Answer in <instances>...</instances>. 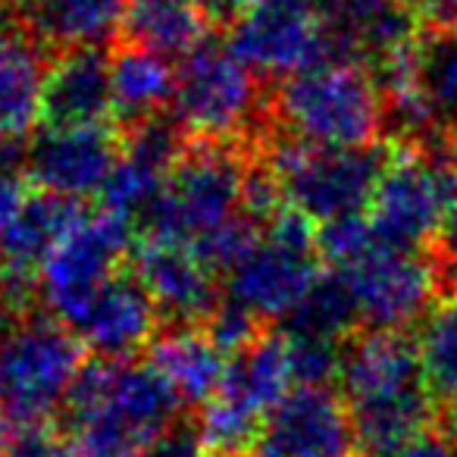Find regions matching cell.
I'll return each instance as SVG.
<instances>
[{
  "label": "cell",
  "mask_w": 457,
  "mask_h": 457,
  "mask_svg": "<svg viewBox=\"0 0 457 457\" xmlns=\"http://www.w3.org/2000/svg\"><path fill=\"white\" fill-rule=\"evenodd\" d=\"M82 367L85 348L70 326L0 298V420H54Z\"/></svg>",
  "instance_id": "4"
},
{
  "label": "cell",
  "mask_w": 457,
  "mask_h": 457,
  "mask_svg": "<svg viewBox=\"0 0 457 457\" xmlns=\"http://www.w3.org/2000/svg\"><path fill=\"white\" fill-rule=\"evenodd\" d=\"M320 261L323 257L311 220L286 204L273 220L263 222L251 251L226 273V292L273 326L276 320L292 317L317 286L323 276Z\"/></svg>",
  "instance_id": "9"
},
{
  "label": "cell",
  "mask_w": 457,
  "mask_h": 457,
  "mask_svg": "<svg viewBox=\"0 0 457 457\" xmlns=\"http://www.w3.org/2000/svg\"><path fill=\"white\" fill-rule=\"evenodd\" d=\"M110 85H113L116 132H132L172 104L176 66L147 47L116 41L110 51Z\"/></svg>",
  "instance_id": "22"
},
{
  "label": "cell",
  "mask_w": 457,
  "mask_h": 457,
  "mask_svg": "<svg viewBox=\"0 0 457 457\" xmlns=\"http://www.w3.org/2000/svg\"><path fill=\"white\" fill-rule=\"evenodd\" d=\"M29 195L32 191L26 185V176H0V238L7 236V228L26 207Z\"/></svg>",
  "instance_id": "33"
},
{
  "label": "cell",
  "mask_w": 457,
  "mask_h": 457,
  "mask_svg": "<svg viewBox=\"0 0 457 457\" xmlns=\"http://www.w3.org/2000/svg\"><path fill=\"white\" fill-rule=\"evenodd\" d=\"M288 363H292L295 388H329L342 373V357L348 342H329V338L288 332Z\"/></svg>",
  "instance_id": "28"
},
{
  "label": "cell",
  "mask_w": 457,
  "mask_h": 457,
  "mask_svg": "<svg viewBox=\"0 0 457 457\" xmlns=\"http://www.w3.org/2000/svg\"><path fill=\"white\" fill-rule=\"evenodd\" d=\"M267 122L304 145L361 151L386 135V101L363 63H323L270 85Z\"/></svg>",
  "instance_id": "3"
},
{
  "label": "cell",
  "mask_w": 457,
  "mask_h": 457,
  "mask_svg": "<svg viewBox=\"0 0 457 457\" xmlns=\"http://www.w3.org/2000/svg\"><path fill=\"white\" fill-rule=\"evenodd\" d=\"M129 4L132 0H22L13 7L54 57L72 47H104L107 38H120Z\"/></svg>",
  "instance_id": "20"
},
{
  "label": "cell",
  "mask_w": 457,
  "mask_h": 457,
  "mask_svg": "<svg viewBox=\"0 0 457 457\" xmlns=\"http://www.w3.org/2000/svg\"><path fill=\"white\" fill-rule=\"evenodd\" d=\"M357 432L332 388H292L267 417L257 457H357Z\"/></svg>",
  "instance_id": "15"
},
{
  "label": "cell",
  "mask_w": 457,
  "mask_h": 457,
  "mask_svg": "<svg viewBox=\"0 0 457 457\" xmlns=\"http://www.w3.org/2000/svg\"><path fill=\"white\" fill-rule=\"evenodd\" d=\"M336 273L354 298L361 329L411 332L448 292V267L436 251H404L376 242L367 254Z\"/></svg>",
  "instance_id": "10"
},
{
  "label": "cell",
  "mask_w": 457,
  "mask_h": 457,
  "mask_svg": "<svg viewBox=\"0 0 457 457\" xmlns=\"http://www.w3.org/2000/svg\"><path fill=\"white\" fill-rule=\"evenodd\" d=\"M145 354V361L170 382L182 407H204L226 379V354L201 326H163Z\"/></svg>",
  "instance_id": "21"
},
{
  "label": "cell",
  "mask_w": 457,
  "mask_h": 457,
  "mask_svg": "<svg viewBox=\"0 0 457 457\" xmlns=\"http://www.w3.org/2000/svg\"><path fill=\"white\" fill-rule=\"evenodd\" d=\"M367 457H376V454H367ZM379 457H457V448L445 442L436 429H429V432H423V436L411 438L407 445H401V448L388 451V454H379Z\"/></svg>",
  "instance_id": "34"
},
{
  "label": "cell",
  "mask_w": 457,
  "mask_h": 457,
  "mask_svg": "<svg viewBox=\"0 0 457 457\" xmlns=\"http://www.w3.org/2000/svg\"><path fill=\"white\" fill-rule=\"evenodd\" d=\"M122 138L107 126L45 129L29 141L26 179L38 191L70 201L101 195L104 182L120 163Z\"/></svg>",
  "instance_id": "13"
},
{
  "label": "cell",
  "mask_w": 457,
  "mask_h": 457,
  "mask_svg": "<svg viewBox=\"0 0 457 457\" xmlns=\"http://www.w3.org/2000/svg\"><path fill=\"white\" fill-rule=\"evenodd\" d=\"M338 386L361 454H388L432 429L436 401L426 392L413 332L361 329L351 336Z\"/></svg>",
  "instance_id": "1"
},
{
  "label": "cell",
  "mask_w": 457,
  "mask_h": 457,
  "mask_svg": "<svg viewBox=\"0 0 457 457\" xmlns=\"http://www.w3.org/2000/svg\"><path fill=\"white\" fill-rule=\"evenodd\" d=\"M113 120L110 54L104 47H72L51 57L41 88L45 129H91Z\"/></svg>",
  "instance_id": "18"
},
{
  "label": "cell",
  "mask_w": 457,
  "mask_h": 457,
  "mask_svg": "<svg viewBox=\"0 0 457 457\" xmlns=\"http://www.w3.org/2000/svg\"><path fill=\"white\" fill-rule=\"evenodd\" d=\"M201 329L207 332L210 342H213L222 354L236 357V354H242L245 348H251V345H254L257 338L270 329V326L263 323L261 317H254L245 304H238V301H232L226 295V298L216 304V311L210 313L207 323H204Z\"/></svg>",
  "instance_id": "29"
},
{
  "label": "cell",
  "mask_w": 457,
  "mask_h": 457,
  "mask_svg": "<svg viewBox=\"0 0 457 457\" xmlns=\"http://www.w3.org/2000/svg\"><path fill=\"white\" fill-rule=\"evenodd\" d=\"M70 329L76 332L82 348L101 361H132V354L147 351L163 323L129 263L91 298Z\"/></svg>",
  "instance_id": "17"
},
{
  "label": "cell",
  "mask_w": 457,
  "mask_h": 457,
  "mask_svg": "<svg viewBox=\"0 0 457 457\" xmlns=\"http://www.w3.org/2000/svg\"><path fill=\"white\" fill-rule=\"evenodd\" d=\"M420 367L429 398L438 407L457 398V304L445 298L420 323Z\"/></svg>",
  "instance_id": "26"
},
{
  "label": "cell",
  "mask_w": 457,
  "mask_h": 457,
  "mask_svg": "<svg viewBox=\"0 0 457 457\" xmlns=\"http://www.w3.org/2000/svg\"><path fill=\"white\" fill-rule=\"evenodd\" d=\"M436 432L445 438V442L457 448V398L436 411Z\"/></svg>",
  "instance_id": "38"
},
{
  "label": "cell",
  "mask_w": 457,
  "mask_h": 457,
  "mask_svg": "<svg viewBox=\"0 0 457 457\" xmlns=\"http://www.w3.org/2000/svg\"><path fill=\"white\" fill-rule=\"evenodd\" d=\"M292 388L295 379L292 363H288V338L282 329L270 326L251 348L228 361L220 392L251 407L261 417H270Z\"/></svg>",
  "instance_id": "23"
},
{
  "label": "cell",
  "mask_w": 457,
  "mask_h": 457,
  "mask_svg": "<svg viewBox=\"0 0 457 457\" xmlns=\"http://www.w3.org/2000/svg\"><path fill=\"white\" fill-rule=\"evenodd\" d=\"M182 401L147 361L91 357L63 404V432L107 454L141 457L157 436L179 423Z\"/></svg>",
  "instance_id": "2"
},
{
  "label": "cell",
  "mask_w": 457,
  "mask_h": 457,
  "mask_svg": "<svg viewBox=\"0 0 457 457\" xmlns=\"http://www.w3.org/2000/svg\"><path fill=\"white\" fill-rule=\"evenodd\" d=\"M141 457H204L201 442H197V432H195V420L182 417L179 423H172L163 436H157L147 445Z\"/></svg>",
  "instance_id": "32"
},
{
  "label": "cell",
  "mask_w": 457,
  "mask_h": 457,
  "mask_svg": "<svg viewBox=\"0 0 457 457\" xmlns=\"http://www.w3.org/2000/svg\"><path fill=\"white\" fill-rule=\"evenodd\" d=\"M254 147L201 145L188 141L157 201L138 220L141 238L172 245H195L201 236L242 213L245 179Z\"/></svg>",
  "instance_id": "6"
},
{
  "label": "cell",
  "mask_w": 457,
  "mask_h": 457,
  "mask_svg": "<svg viewBox=\"0 0 457 457\" xmlns=\"http://www.w3.org/2000/svg\"><path fill=\"white\" fill-rule=\"evenodd\" d=\"M85 216L82 201L32 191L7 236L0 238V298L35 304L41 270Z\"/></svg>",
  "instance_id": "14"
},
{
  "label": "cell",
  "mask_w": 457,
  "mask_h": 457,
  "mask_svg": "<svg viewBox=\"0 0 457 457\" xmlns=\"http://www.w3.org/2000/svg\"><path fill=\"white\" fill-rule=\"evenodd\" d=\"M376 242H379V238H376L373 226H370V220L363 213L342 216V220L323 222V226L317 228L320 257H323L326 263H332L336 270L351 267V263L367 254Z\"/></svg>",
  "instance_id": "30"
},
{
  "label": "cell",
  "mask_w": 457,
  "mask_h": 457,
  "mask_svg": "<svg viewBox=\"0 0 457 457\" xmlns=\"http://www.w3.org/2000/svg\"><path fill=\"white\" fill-rule=\"evenodd\" d=\"M288 332H304V336L329 338V342H348L361 332L354 298L338 273H323L317 286L307 292V298L298 304V311L288 317Z\"/></svg>",
  "instance_id": "25"
},
{
  "label": "cell",
  "mask_w": 457,
  "mask_h": 457,
  "mask_svg": "<svg viewBox=\"0 0 457 457\" xmlns=\"http://www.w3.org/2000/svg\"><path fill=\"white\" fill-rule=\"evenodd\" d=\"M207 13L197 0H132L120 41L147 47L160 57H188L210 38Z\"/></svg>",
  "instance_id": "24"
},
{
  "label": "cell",
  "mask_w": 457,
  "mask_h": 457,
  "mask_svg": "<svg viewBox=\"0 0 457 457\" xmlns=\"http://www.w3.org/2000/svg\"><path fill=\"white\" fill-rule=\"evenodd\" d=\"M257 154L276 176L288 207L320 226L370 210L388 160V147L382 145L361 151H332L286 138L273 129H267Z\"/></svg>",
  "instance_id": "7"
},
{
  "label": "cell",
  "mask_w": 457,
  "mask_h": 457,
  "mask_svg": "<svg viewBox=\"0 0 457 457\" xmlns=\"http://www.w3.org/2000/svg\"><path fill=\"white\" fill-rule=\"evenodd\" d=\"M7 4H22V0H7Z\"/></svg>",
  "instance_id": "42"
},
{
  "label": "cell",
  "mask_w": 457,
  "mask_h": 457,
  "mask_svg": "<svg viewBox=\"0 0 457 457\" xmlns=\"http://www.w3.org/2000/svg\"><path fill=\"white\" fill-rule=\"evenodd\" d=\"M63 429L54 420H0V457H60Z\"/></svg>",
  "instance_id": "31"
},
{
  "label": "cell",
  "mask_w": 457,
  "mask_h": 457,
  "mask_svg": "<svg viewBox=\"0 0 457 457\" xmlns=\"http://www.w3.org/2000/svg\"><path fill=\"white\" fill-rule=\"evenodd\" d=\"M132 220L104 207L88 213L41 270L38 298L45 311L63 326H72L91 298L132 263Z\"/></svg>",
  "instance_id": "11"
},
{
  "label": "cell",
  "mask_w": 457,
  "mask_h": 457,
  "mask_svg": "<svg viewBox=\"0 0 457 457\" xmlns=\"http://www.w3.org/2000/svg\"><path fill=\"white\" fill-rule=\"evenodd\" d=\"M457 191V163L445 135L426 145H388L386 170L370 201V226L388 248L432 251Z\"/></svg>",
  "instance_id": "8"
},
{
  "label": "cell",
  "mask_w": 457,
  "mask_h": 457,
  "mask_svg": "<svg viewBox=\"0 0 457 457\" xmlns=\"http://www.w3.org/2000/svg\"><path fill=\"white\" fill-rule=\"evenodd\" d=\"M132 270L151 295L163 326H204L222 301L216 273L204 267L188 245L141 238Z\"/></svg>",
  "instance_id": "16"
},
{
  "label": "cell",
  "mask_w": 457,
  "mask_h": 457,
  "mask_svg": "<svg viewBox=\"0 0 457 457\" xmlns=\"http://www.w3.org/2000/svg\"><path fill=\"white\" fill-rule=\"evenodd\" d=\"M420 20L426 29H457V0H420Z\"/></svg>",
  "instance_id": "36"
},
{
  "label": "cell",
  "mask_w": 457,
  "mask_h": 457,
  "mask_svg": "<svg viewBox=\"0 0 457 457\" xmlns=\"http://www.w3.org/2000/svg\"><path fill=\"white\" fill-rule=\"evenodd\" d=\"M51 54L38 45L13 4L0 0V138H20L41 120V88Z\"/></svg>",
  "instance_id": "19"
},
{
  "label": "cell",
  "mask_w": 457,
  "mask_h": 457,
  "mask_svg": "<svg viewBox=\"0 0 457 457\" xmlns=\"http://www.w3.org/2000/svg\"><path fill=\"white\" fill-rule=\"evenodd\" d=\"M197 4H201V10L207 13V20L213 22V26L228 29L238 16L245 13V10L254 7L257 0H197Z\"/></svg>",
  "instance_id": "37"
},
{
  "label": "cell",
  "mask_w": 457,
  "mask_h": 457,
  "mask_svg": "<svg viewBox=\"0 0 457 457\" xmlns=\"http://www.w3.org/2000/svg\"><path fill=\"white\" fill-rule=\"evenodd\" d=\"M436 254L445 261V267H457V191L448 204V213H445L442 232H438Z\"/></svg>",
  "instance_id": "35"
},
{
  "label": "cell",
  "mask_w": 457,
  "mask_h": 457,
  "mask_svg": "<svg viewBox=\"0 0 457 457\" xmlns=\"http://www.w3.org/2000/svg\"><path fill=\"white\" fill-rule=\"evenodd\" d=\"M228 47L267 82H282L323 63H354L329 20L295 10L282 0H257L228 26Z\"/></svg>",
  "instance_id": "12"
},
{
  "label": "cell",
  "mask_w": 457,
  "mask_h": 457,
  "mask_svg": "<svg viewBox=\"0 0 457 457\" xmlns=\"http://www.w3.org/2000/svg\"><path fill=\"white\" fill-rule=\"evenodd\" d=\"M445 298L457 304V267H448V292H445Z\"/></svg>",
  "instance_id": "40"
},
{
  "label": "cell",
  "mask_w": 457,
  "mask_h": 457,
  "mask_svg": "<svg viewBox=\"0 0 457 457\" xmlns=\"http://www.w3.org/2000/svg\"><path fill=\"white\" fill-rule=\"evenodd\" d=\"M170 116L188 141L257 147L267 135V88L232 54L207 38L176 66Z\"/></svg>",
  "instance_id": "5"
},
{
  "label": "cell",
  "mask_w": 457,
  "mask_h": 457,
  "mask_svg": "<svg viewBox=\"0 0 457 457\" xmlns=\"http://www.w3.org/2000/svg\"><path fill=\"white\" fill-rule=\"evenodd\" d=\"M420 63L423 85L432 107L445 126L457 122V29H426L420 32Z\"/></svg>",
  "instance_id": "27"
},
{
  "label": "cell",
  "mask_w": 457,
  "mask_h": 457,
  "mask_svg": "<svg viewBox=\"0 0 457 457\" xmlns=\"http://www.w3.org/2000/svg\"><path fill=\"white\" fill-rule=\"evenodd\" d=\"M388 4H401V7H411V4H420V0H388Z\"/></svg>",
  "instance_id": "41"
},
{
  "label": "cell",
  "mask_w": 457,
  "mask_h": 457,
  "mask_svg": "<svg viewBox=\"0 0 457 457\" xmlns=\"http://www.w3.org/2000/svg\"><path fill=\"white\" fill-rule=\"evenodd\" d=\"M445 145H448L451 157H454V163H457V122H451V126H445Z\"/></svg>",
  "instance_id": "39"
}]
</instances>
